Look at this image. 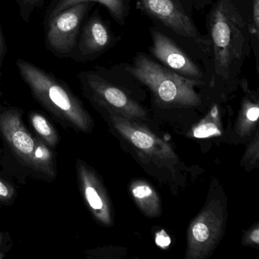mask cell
<instances>
[{
	"instance_id": "4",
	"label": "cell",
	"mask_w": 259,
	"mask_h": 259,
	"mask_svg": "<svg viewBox=\"0 0 259 259\" xmlns=\"http://www.w3.org/2000/svg\"><path fill=\"white\" fill-rule=\"evenodd\" d=\"M130 76L121 63L108 68L95 66L76 75L83 95L95 108L104 107L133 119H144L146 110L125 85Z\"/></svg>"
},
{
	"instance_id": "17",
	"label": "cell",
	"mask_w": 259,
	"mask_h": 259,
	"mask_svg": "<svg viewBox=\"0 0 259 259\" xmlns=\"http://www.w3.org/2000/svg\"><path fill=\"white\" fill-rule=\"evenodd\" d=\"M221 119L218 106L215 104L206 117L193 130V136L197 139L211 137L221 134Z\"/></svg>"
},
{
	"instance_id": "15",
	"label": "cell",
	"mask_w": 259,
	"mask_h": 259,
	"mask_svg": "<svg viewBox=\"0 0 259 259\" xmlns=\"http://www.w3.org/2000/svg\"><path fill=\"white\" fill-rule=\"evenodd\" d=\"M135 201L142 213L148 218H157L161 214V201L154 188L143 180H136L130 186Z\"/></svg>"
},
{
	"instance_id": "13",
	"label": "cell",
	"mask_w": 259,
	"mask_h": 259,
	"mask_svg": "<svg viewBox=\"0 0 259 259\" xmlns=\"http://www.w3.org/2000/svg\"><path fill=\"white\" fill-rule=\"evenodd\" d=\"M84 2H92L104 6L112 19L120 26H124L131 10V0H51L44 16V24L63 10Z\"/></svg>"
},
{
	"instance_id": "11",
	"label": "cell",
	"mask_w": 259,
	"mask_h": 259,
	"mask_svg": "<svg viewBox=\"0 0 259 259\" xmlns=\"http://www.w3.org/2000/svg\"><path fill=\"white\" fill-rule=\"evenodd\" d=\"M149 51L156 61L169 70L192 79L205 81V72L198 62L157 25L150 28Z\"/></svg>"
},
{
	"instance_id": "20",
	"label": "cell",
	"mask_w": 259,
	"mask_h": 259,
	"mask_svg": "<svg viewBox=\"0 0 259 259\" xmlns=\"http://www.w3.org/2000/svg\"><path fill=\"white\" fill-rule=\"evenodd\" d=\"M257 136L258 135L257 133L254 142H252L247 149L246 153L242 160V165L246 164L247 166H251L253 163L257 164L258 162V137Z\"/></svg>"
},
{
	"instance_id": "12",
	"label": "cell",
	"mask_w": 259,
	"mask_h": 259,
	"mask_svg": "<svg viewBox=\"0 0 259 259\" xmlns=\"http://www.w3.org/2000/svg\"><path fill=\"white\" fill-rule=\"evenodd\" d=\"M77 177L81 195L92 214L101 225L113 224V207L107 189L93 168L78 159Z\"/></svg>"
},
{
	"instance_id": "22",
	"label": "cell",
	"mask_w": 259,
	"mask_h": 259,
	"mask_svg": "<svg viewBox=\"0 0 259 259\" xmlns=\"http://www.w3.org/2000/svg\"><path fill=\"white\" fill-rule=\"evenodd\" d=\"M244 242H246L247 245H257L259 244V228L258 226L256 225L255 228L250 230L247 235H245L243 239Z\"/></svg>"
},
{
	"instance_id": "19",
	"label": "cell",
	"mask_w": 259,
	"mask_h": 259,
	"mask_svg": "<svg viewBox=\"0 0 259 259\" xmlns=\"http://www.w3.org/2000/svg\"><path fill=\"white\" fill-rule=\"evenodd\" d=\"M16 3L21 18L24 22L28 24L34 12L43 7L45 0H16Z\"/></svg>"
},
{
	"instance_id": "27",
	"label": "cell",
	"mask_w": 259,
	"mask_h": 259,
	"mask_svg": "<svg viewBox=\"0 0 259 259\" xmlns=\"http://www.w3.org/2000/svg\"><path fill=\"white\" fill-rule=\"evenodd\" d=\"M1 77H2V72L0 71V78H1ZM0 87H1V84H0ZM3 95V92L2 91H1V89H0V98L2 97Z\"/></svg>"
},
{
	"instance_id": "21",
	"label": "cell",
	"mask_w": 259,
	"mask_h": 259,
	"mask_svg": "<svg viewBox=\"0 0 259 259\" xmlns=\"http://www.w3.org/2000/svg\"><path fill=\"white\" fill-rule=\"evenodd\" d=\"M15 195V190L13 186L0 179V202L7 203L13 200Z\"/></svg>"
},
{
	"instance_id": "8",
	"label": "cell",
	"mask_w": 259,
	"mask_h": 259,
	"mask_svg": "<svg viewBox=\"0 0 259 259\" xmlns=\"http://www.w3.org/2000/svg\"><path fill=\"white\" fill-rule=\"evenodd\" d=\"M227 207L223 198H209L192 221L188 230L186 259H205L214 251L224 236Z\"/></svg>"
},
{
	"instance_id": "2",
	"label": "cell",
	"mask_w": 259,
	"mask_h": 259,
	"mask_svg": "<svg viewBox=\"0 0 259 259\" xmlns=\"http://www.w3.org/2000/svg\"><path fill=\"white\" fill-rule=\"evenodd\" d=\"M16 67L36 101L66 126L87 133L93 121L81 100L63 80L31 62L18 58Z\"/></svg>"
},
{
	"instance_id": "16",
	"label": "cell",
	"mask_w": 259,
	"mask_h": 259,
	"mask_svg": "<svg viewBox=\"0 0 259 259\" xmlns=\"http://www.w3.org/2000/svg\"><path fill=\"white\" fill-rule=\"evenodd\" d=\"M29 116L33 128L39 139L48 147L55 148L59 142V136L51 122L38 112H31Z\"/></svg>"
},
{
	"instance_id": "7",
	"label": "cell",
	"mask_w": 259,
	"mask_h": 259,
	"mask_svg": "<svg viewBox=\"0 0 259 259\" xmlns=\"http://www.w3.org/2000/svg\"><path fill=\"white\" fill-rule=\"evenodd\" d=\"M108 121L113 130L136 150L144 160L162 169L174 172L180 159L172 147L157 137L137 119L124 116L104 107H96Z\"/></svg>"
},
{
	"instance_id": "9",
	"label": "cell",
	"mask_w": 259,
	"mask_h": 259,
	"mask_svg": "<svg viewBox=\"0 0 259 259\" xmlns=\"http://www.w3.org/2000/svg\"><path fill=\"white\" fill-rule=\"evenodd\" d=\"M95 5L92 2L75 4L44 24L47 50L58 58H70L83 23Z\"/></svg>"
},
{
	"instance_id": "25",
	"label": "cell",
	"mask_w": 259,
	"mask_h": 259,
	"mask_svg": "<svg viewBox=\"0 0 259 259\" xmlns=\"http://www.w3.org/2000/svg\"><path fill=\"white\" fill-rule=\"evenodd\" d=\"M192 5H193L194 9L198 11H202L203 10L211 5L214 0H190Z\"/></svg>"
},
{
	"instance_id": "1",
	"label": "cell",
	"mask_w": 259,
	"mask_h": 259,
	"mask_svg": "<svg viewBox=\"0 0 259 259\" xmlns=\"http://www.w3.org/2000/svg\"><path fill=\"white\" fill-rule=\"evenodd\" d=\"M252 0H214L206 16L210 51L204 63L205 85L231 90L239 84L251 54Z\"/></svg>"
},
{
	"instance_id": "14",
	"label": "cell",
	"mask_w": 259,
	"mask_h": 259,
	"mask_svg": "<svg viewBox=\"0 0 259 259\" xmlns=\"http://www.w3.org/2000/svg\"><path fill=\"white\" fill-rule=\"evenodd\" d=\"M239 84L243 89L245 97L236 127L241 136H248L254 131L259 117L258 93L250 90L248 80L244 77L240 78Z\"/></svg>"
},
{
	"instance_id": "23",
	"label": "cell",
	"mask_w": 259,
	"mask_h": 259,
	"mask_svg": "<svg viewBox=\"0 0 259 259\" xmlns=\"http://www.w3.org/2000/svg\"><path fill=\"white\" fill-rule=\"evenodd\" d=\"M7 53V42H6L5 37H4V32H3L2 27L0 24V71L3 68L4 65V59Z\"/></svg>"
},
{
	"instance_id": "5",
	"label": "cell",
	"mask_w": 259,
	"mask_h": 259,
	"mask_svg": "<svg viewBox=\"0 0 259 259\" xmlns=\"http://www.w3.org/2000/svg\"><path fill=\"white\" fill-rule=\"evenodd\" d=\"M136 9L149 18L155 25L169 31L186 44L205 63L210 51V41L197 28L195 10L190 0H137Z\"/></svg>"
},
{
	"instance_id": "6",
	"label": "cell",
	"mask_w": 259,
	"mask_h": 259,
	"mask_svg": "<svg viewBox=\"0 0 259 259\" xmlns=\"http://www.w3.org/2000/svg\"><path fill=\"white\" fill-rule=\"evenodd\" d=\"M16 108L0 111V134L24 165L47 178L57 176L55 158L49 147L27 130Z\"/></svg>"
},
{
	"instance_id": "26",
	"label": "cell",
	"mask_w": 259,
	"mask_h": 259,
	"mask_svg": "<svg viewBox=\"0 0 259 259\" xmlns=\"http://www.w3.org/2000/svg\"><path fill=\"white\" fill-rule=\"evenodd\" d=\"M3 241H4V235L3 233H0V245L2 244Z\"/></svg>"
},
{
	"instance_id": "18",
	"label": "cell",
	"mask_w": 259,
	"mask_h": 259,
	"mask_svg": "<svg viewBox=\"0 0 259 259\" xmlns=\"http://www.w3.org/2000/svg\"><path fill=\"white\" fill-rule=\"evenodd\" d=\"M251 51L255 57L257 73L259 72V0H252L251 19L249 24Z\"/></svg>"
},
{
	"instance_id": "28",
	"label": "cell",
	"mask_w": 259,
	"mask_h": 259,
	"mask_svg": "<svg viewBox=\"0 0 259 259\" xmlns=\"http://www.w3.org/2000/svg\"><path fill=\"white\" fill-rule=\"evenodd\" d=\"M3 257H4V255H2V254H1V253H0V259L3 258Z\"/></svg>"
},
{
	"instance_id": "10",
	"label": "cell",
	"mask_w": 259,
	"mask_h": 259,
	"mask_svg": "<svg viewBox=\"0 0 259 259\" xmlns=\"http://www.w3.org/2000/svg\"><path fill=\"white\" fill-rule=\"evenodd\" d=\"M120 40V36L113 32L110 22L102 17L99 9H95L83 23L70 59L81 63L94 61Z\"/></svg>"
},
{
	"instance_id": "24",
	"label": "cell",
	"mask_w": 259,
	"mask_h": 259,
	"mask_svg": "<svg viewBox=\"0 0 259 259\" xmlns=\"http://www.w3.org/2000/svg\"><path fill=\"white\" fill-rule=\"evenodd\" d=\"M155 242L161 248H166L169 246L171 240L167 233H165L164 230H161L156 235Z\"/></svg>"
},
{
	"instance_id": "3",
	"label": "cell",
	"mask_w": 259,
	"mask_h": 259,
	"mask_svg": "<svg viewBox=\"0 0 259 259\" xmlns=\"http://www.w3.org/2000/svg\"><path fill=\"white\" fill-rule=\"evenodd\" d=\"M123 69L151 92L156 104L165 107H195L202 97L196 91L205 81L192 79L169 70L143 52H138L132 63H121Z\"/></svg>"
}]
</instances>
